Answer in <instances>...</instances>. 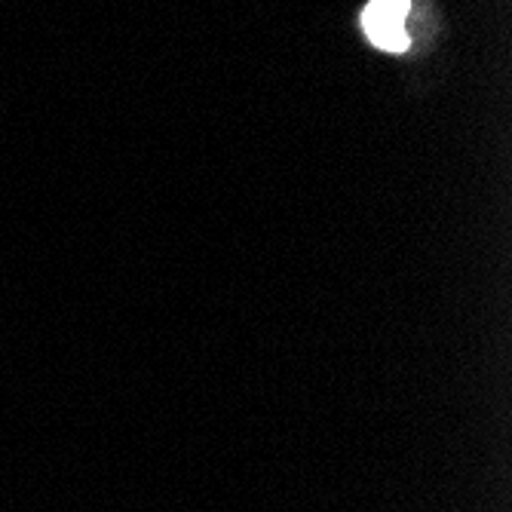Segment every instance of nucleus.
Instances as JSON below:
<instances>
[{
	"label": "nucleus",
	"instance_id": "obj_1",
	"mask_svg": "<svg viewBox=\"0 0 512 512\" xmlns=\"http://www.w3.org/2000/svg\"><path fill=\"white\" fill-rule=\"evenodd\" d=\"M408 0H371L362 13L365 37L387 53H405L408 34H405Z\"/></svg>",
	"mask_w": 512,
	"mask_h": 512
}]
</instances>
